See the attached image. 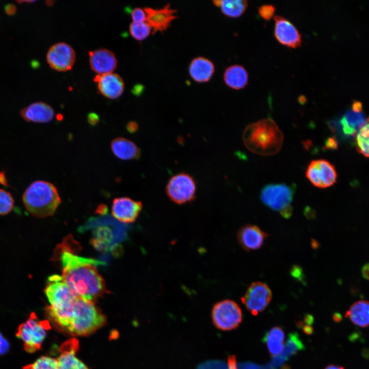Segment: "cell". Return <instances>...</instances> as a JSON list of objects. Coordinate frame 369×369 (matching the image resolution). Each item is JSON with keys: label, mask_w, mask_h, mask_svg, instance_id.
I'll return each instance as SVG.
<instances>
[{"label": "cell", "mask_w": 369, "mask_h": 369, "mask_svg": "<svg viewBox=\"0 0 369 369\" xmlns=\"http://www.w3.org/2000/svg\"><path fill=\"white\" fill-rule=\"evenodd\" d=\"M366 121L363 111H356L351 109L338 121H332L330 124L331 127H340L343 134L348 136L356 135Z\"/></svg>", "instance_id": "19"}, {"label": "cell", "mask_w": 369, "mask_h": 369, "mask_svg": "<svg viewBox=\"0 0 369 369\" xmlns=\"http://www.w3.org/2000/svg\"><path fill=\"white\" fill-rule=\"evenodd\" d=\"M138 129V125L135 121H131L127 125V130L131 133H135Z\"/></svg>", "instance_id": "40"}, {"label": "cell", "mask_w": 369, "mask_h": 369, "mask_svg": "<svg viewBox=\"0 0 369 369\" xmlns=\"http://www.w3.org/2000/svg\"><path fill=\"white\" fill-rule=\"evenodd\" d=\"M100 92L106 97L115 99L120 96L124 89V83L116 73L97 74L94 78Z\"/></svg>", "instance_id": "17"}, {"label": "cell", "mask_w": 369, "mask_h": 369, "mask_svg": "<svg viewBox=\"0 0 369 369\" xmlns=\"http://www.w3.org/2000/svg\"><path fill=\"white\" fill-rule=\"evenodd\" d=\"M275 8L272 5H263L258 8L259 15L265 20L270 19L273 16Z\"/></svg>", "instance_id": "33"}, {"label": "cell", "mask_w": 369, "mask_h": 369, "mask_svg": "<svg viewBox=\"0 0 369 369\" xmlns=\"http://www.w3.org/2000/svg\"><path fill=\"white\" fill-rule=\"evenodd\" d=\"M31 66L33 68H37L39 66V64L37 61H32L31 63Z\"/></svg>", "instance_id": "51"}, {"label": "cell", "mask_w": 369, "mask_h": 369, "mask_svg": "<svg viewBox=\"0 0 369 369\" xmlns=\"http://www.w3.org/2000/svg\"><path fill=\"white\" fill-rule=\"evenodd\" d=\"M362 275L365 279H369V263L365 264L362 268Z\"/></svg>", "instance_id": "42"}, {"label": "cell", "mask_w": 369, "mask_h": 369, "mask_svg": "<svg viewBox=\"0 0 369 369\" xmlns=\"http://www.w3.org/2000/svg\"><path fill=\"white\" fill-rule=\"evenodd\" d=\"M45 293L50 304L46 309L49 318L67 331L77 296L64 281L61 276L58 275L48 278Z\"/></svg>", "instance_id": "3"}, {"label": "cell", "mask_w": 369, "mask_h": 369, "mask_svg": "<svg viewBox=\"0 0 369 369\" xmlns=\"http://www.w3.org/2000/svg\"><path fill=\"white\" fill-rule=\"evenodd\" d=\"M226 368L227 367L222 362L213 361L202 364L198 369H226Z\"/></svg>", "instance_id": "35"}, {"label": "cell", "mask_w": 369, "mask_h": 369, "mask_svg": "<svg viewBox=\"0 0 369 369\" xmlns=\"http://www.w3.org/2000/svg\"><path fill=\"white\" fill-rule=\"evenodd\" d=\"M266 234L258 227L247 225L242 227L237 234L238 240L241 247L247 251L259 249L266 238Z\"/></svg>", "instance_id": "20"}, {"label": "cell", "mask_w": 369, "mask_h": 369, "mask_svg": "<svg viewBox=\"0 0 369 369\" xmlns=\"http://www.w3.org/2000/svg\"><path fill=\"white\" fill-rule=\"evenodd\" d=\"M212 319L214 325L222 331H230L237 327L242 321L240 306L231 300H223L216 303L212 310Z\"/></svg>", "instance_id": "8"}, {"label": "cell", "mask_w": 369, "mask_h": 369, "mask_svg": "<svg viewBox=\"0 0 369 369\" xmlns=\"http://www.w3.org/2000/svg\"><path fill=\"white\" fill-rule=\"evenodd\" d=\"M303 330L305 333L306 334L310 335L313 332V329L312 327L309 326V325H305L303 327Z\"/></svg>", "instance_id": "45"}, {"label": "cell", "mask_w": 369, "mask_h": 369, "mask_svg": "<svg viewBox=\"0 0 369 369\" xmlns=\"http://www.w3.org/2000/svg\"><path fill=\"white\" fill-rule=\"evenodd\" d=\"M106 323L105 315L94 302L77 296L67 332L73 336L89 335Z\"/></svg>", "instance_id": "5"}, {"label": "cell", "mask_w": 369, "mask_h": 369, "mask_svg": "<svg viewBox=\"0 0 369 369\" xmlns=\"http://www.w3.org/2000/svg\"><path fill=\"white\" fill-rule=\"evenodd\" d=\"M60 258L63 279L77 296L94 302L107 292L105 281L96 268L101 261L67 251Z\"/></svg>", "instance_id": "1"}, {"label": "cell", "mask_w": 369, "mask_h": 369, "mask_svg": "<svg viewBox=\"0 0 369 369\" xmlns=\"http://www.w3.org/2000/svg\"><path fill=\"white\" fill-rule=\"evenodd\" d=\"M301 271H300L299 268L294 267L292 271V275L295 277H300L301 275Z\"/></svg>", "instance_id": "43"}, {"label": "cell", "mask_w": 369, "mask_h": 369, "mask_svg": "<svg viewBox=\"0 0 369 369\" xmlns=\"http://www.w3.org/2000/svg\"><path fill=\"white\" fill-rule=\"evenodd\" d=\"M20 115L24 120L28 122L47 123L53 118L54 111L48 104L36 102L22 109Z\"/></svg>", "instance_id": "21"}, {"label": "cell", "mask_w": 369, "mask_h": 369, "mask_svg": "<svg viewBox=\"0 0 369 369\" xmlns=\"http://www.w3.org/2000/svg\"><path fill=\"white\" fill-rule=\"evenodd\" d=\"M133 22H146V14L144 9L135 8L131 12Z\"/></svg>", "instance_id": "34"}, {"label": "cell", "mask_w": 369, "mask_h": 369, "mask_svg": "<svg viewBox=\"0 0 369 369\" xmlns=\"http://www.w3.org/2000/svg\"><path fill=\"white\" fill-rule=\"evenodd\" d=\"M142 209L140 201L134 200L128 197L114 199L112 206V214L114 217L124 223L135 221Z\"/></svg>", "instance_id": "15"}, {"label": "cell", "mask_w": 369, "mask_h": 369, "mask_svg": "<svg viewBox=\"0 0 369 369\" xmlns=\"http://www.w3.org/2000/svg\"><path fill=\"white\" fill-rule=\"evenodd\" d=\"M324 369H344L342 366L331 364L327 366Z\"/></svg>", "instance_id": "46"}, {"label": "cell", "mask_w": 369, "mask_h": 369, "mask_svg": "<svg viewBox=\"0 0 369 369\" xmlns=\"http://www.w3.org/2000/svg\"><path fill=\"white\" fill-rule=\"evenodd\" d=\"M274 35L282 45L296 48L301 45L302 37L296 27L289 20L279 15L274 16Z\"/></svg>", "instance_id": "14"}, {"label": "cell", "mask_w": 369, "mask_h": 369, "mask_svg": "<svg viewBox=\"0 0 369 369\" xmlns=\"http://www.w3.org/2000/svg\"><path fill=\"white\" fill-rule=\"evenodd\" d=\"M75 53L73 49L65 43H58L52 46L47 54L49 66L58 71L70 70L74 63Z\"/></svg>", "instance_id": "12"}, {"label": "cell", "mask_w": 369, "mask_h": 369, "mask_svg": "<svg viewBox=\"0 0 369 369\" xmlns=\"http://www.w3.org/2000/svg\"><path fill=\"white\" fill-rule=\"evenodd\" d=\"M23 201L30 213L43 218L54 213L61 203V199L54 184L44 180H36L25 191Z\"/></svg>", "instance_id": "4"}, {"label": "cell", "mask_w": 369, "mask_h": 369, "mask_svg": "<svg viewBox=\"0 0 369 369\" xmlns=\"http://www.w3.org/2000/svg\"><path fill=\"white\" fill-rule=\"evenodd\" d=\"M215 71L214 64L204 57L194 58L190 64L189 72L192 78L198 83L208 81Z\"/></svg>", "instance_id": "22"}, {"label": "cell", "mask_w": 369, "mask_h": 369, "mask_svg": "<svg viewBox=\"0 0 369 369\" xmlns=\"http://www.w3.org/2000/svg\"><path fill=\"white\" fill-rule=\"evenodd\" d=\"M23 369H58V361L56 358L42 356L33 363L23 366Z\"/></svg>", "instance_id": "30"}, {"label": "cell", "mask_w": 369, "mask_h": 369, "mask_svg": "<svg viewBox=\"0 0 369 369\" xmlns=\"http://www.w3.org/2000/svg\"><path fill=\"white\" fill-rule=\"evenodd\" d=\"M34 2H35V1H16V2H17L18 4H21L23 3H33Z\"/></svg>", "instance_id": "50"}, {"label": "cell", "mask_w": 369, "mask_h": 369, "mask_svg": "<svg viewBox=\"0 0 369 369\" xmlns=\"http://www.w3.org/2000/svg\"><path fill=\"white\" fill-rule=\"evenodd\" d=\"M90 64L91 69L98 74L111 73L117 66V59L114 54L105 49L89 52Z\"/></svg>", "instance_id": "18"}, {"label": "cell", "mask_w": 369, "mask_h": 369, "mask_svg": "<svg viewBox=\"0 0 369 369\" xmlns=\"http://www.w3.org/2000/svg\"><path fill=\"white\" fill-rule=\"evenodd\" d=\"M333 319L336 322H339L341 320V316L340 314L336 313L333 316Z\"/></svg>", "instance_id": "48"}, {"label": "cell", "mask_w": 369, "mask_h": 369, "mask_svg": "<svg viewBox=\"0 0 369 369\" xmlns=\"http://www.w3.org/2000/svg\"><path fill=\"white\" fill-rule=\"evenodd\" d=\"M304 346L303 343L296 333L291 334L288 339L285 348L282 353L286 357L295 354L298 350H302Z\"/></svg>", "instance_id": "31"}, {"label": "cell", "mask_w": 369, "mask_h": 369, "mask_svg": "<svg viewBox=\"0 0 369 369\" xmlns=\"http://www.w3.org/2000/svg\"><path fill=\"white\" fill-rule=\"evenodd\" d=\"M304 321L306 324H311L313 319L312 316L308 315L304 318Z\"/></svg>", "instance_id": "47"}, {"label": "cell", "mask_w": 369, "mask_h": 369, "mask_svg": "<svg viewBox=\"0 0 369 369\" xmlns=\"http://www.w3.org/2000/svg\"><path fill=\"white\" fill-rule=\"evenodd\" d=\"M51 328L48 320H39L35 313L32 312L27 320L19 325L16 336L22 340L25 350L32 353L41 348L47 332Z\"/></svg>", "instance_id": "6"}, {"label": "cell", "mask_w": 369, "mask_h": 369, "mask_svg": "<svg viewBox=\"0 0 369 369\" xmlns=\"http://www.w3.org/2000/svg\"><path fill=\"white\" fill-rule=\"evenodd\" d=\"M14 199L11 194L3 189H0V215H5L12 210Z\"/></svg>", "instance_id": "32"}, {"label": "cell", "mask_w": 369, "mask_h": 369, "mask_svg": "<svg viewBox=\"0 0 369 369\" xmlns=\"http://www.w3.org/2000/svg\"><path fill=\"white\" fill-rule=\"evenodd\" d=\"M284 331L279 326L273 327L265 333L263 341L271 356L276 357L282 354L284 350Z\"/></svg>", "instance_id": "26"}, {"label": "cell", "mask_w": 369, "mask_h": 369, "mask_svg": "<svg viewBox=\"0 0 369 369\" xmlns=\"http://www.w3.org/2000/svg\"><path fill=\"white\" fill-rule=\"evenodd\" d=\"M114 155L121 160L137 159L140 156V150L132 141L124 137L114 138L111 143Z\"/></svg>", "instance_id": "23"}, {"label": "cell", "mask_w": 369, "mask_h": 369, "mask_svg": "<svg viewBox=\"0 0 369 369\" xmlns=\"http://www.w3.org/2000/svg\"><path fill=\"white\" fill-rule=\"evenodd\" d=\"M248 2L245 0L221 1L219 7L223 14L231 17H239L245 11Z\"/></svg>", "instance_id": "27"}, {"label": "cell", "mask_w": 369, "mask_h": 369, "mask_svg": "<svg viewBox=\"0 0 369 369\" xmlns=\"http://www.w3.org/2000/svg\"><path fill=\"white\" fill-rule=\"evenodd\" d=\"M248 78V73L245 69L238 65L229 67L223 74L225 84L235 90L243 88L247 85Z\"/></svg>", "instance_id": "24"}, {"label": "cell", "mask_w": 369, "mask_h": 369, "mask_svg": "<svg viewBox=\"0 0 369 369\" xmlns=\"http://www.w3.org/2000/svg\"><path fill=\"white\" fill-rule=\"evenodd\" d=\"M355 143L357 151L369 158V117L366 118L365 124L356 133Z\"/></svg>", "instance_id": "28"}, {"label": "cell", "mask_w": 369, "mask_h": 369, "mask_svg": "<svg viewBox=\"0 0 369 369\" xmlns=\"http://www.w3.org/2000/svg\"><path fill=\"white\" fill-rule=\"evenodd\" d=\"M10 349V344L8 340L0 332V355H3L8 352Z\"/></svg>", "instance_id": "36"}, {"label": "cell", "mask_w": 369, "mask_h": 369, "mask_svg": "<svg viewBox=\"0 0 369 369\" xmlns=\"http://www.w3.org/2000/svg\"><path fill=\"white\" fill-rule=\"evenodd\" d=\"M337 147V142L333 137L329 138L325 141L324 148L327 149H335Z\"/></svg>", "instance_id": "38"}, {"label": "cell", "mask_w": 369, "mask_h": 369, "mask_svg": "<svg viewBox=\"0 0 369 369\" xmlns=\"http://www.w3.org/2000/svg\"><path fill=\"white\" fill-rule=\"evenodd\" d=\"M142 90V87L140 86V85H138V86H136V87H135L133 90L135 91V94H136V93L139 94V93H140V92Z\"/></svg>", "instance_id": "49"}, {"label": "cell", "mask_w": 369, "mask_h": 369, "mask_svg": "<svg viewBox=\"0 0 369 369\" xmlns=\"http://www.w3.org/2000/svg\"><path fill=\"white\" fill-rule=\"evenodd\" d=\"M151 26L146 22H132L129 26V31L133 37L138 40L147 38L151 32Z\"/></svg>", "instance_id": "29"}, {"label": "cell", "mask_w": 369, "mask_h": 369, "mask_svg": "<svg viewBox=\"0 0 369 369\" xmlns=\"http://www.w3.org/2000/svg\"><path fill=\"white\" fill-rule=\"evenodd\" d=\"M293 197L292 188L284 184L266 185L260 193V198L265 204L280 212L291 207Z\"/></svg>", "instance_id": "10"}, {"label": "cell", "mask_w": 369, "mask_h": 369, "mask_svg": "<svg viewBox=\"0 0 369 369\" xmlns=\"http://www.w3.org/2000/svg\"><path fill=\"white\" fill-rule=\"evenodd\" d=\"M196 183L189 174L181 172L172 176L166 188L168 197L174 203L182 204L196 198Z\"/></svg>", "instance_id": "7"}, {"label": "cell", "mask_w": 369, "mask_h": 369, "mask_svg": "<svg viewBox=\"0 0 369 369\" xmlns=\"http://www.w3.org/2000/svg\"><path fill=\"white\" fill-rule=\"evenodd\" d=\"M227 368L238 369L236 358L235 355H230L228 357L227 360Z\"/></svg>", "instance_id": "37"}, {"label": "cell", "mask_w": 369, "mask_h": 369, "mask_svg": "<svg viewBox=\"0 0 369 369\" xmlns=\"http://www.w3.org/2000/svg\"><path fill=\"white\" fill-rule=\"evenodd\" d=\"M144 9L146 14V22L151 26L153 34L166 31L171 22L177 17L175 15L177 10L172 9L169 3L161 8L154 9L147 7Z\"/></svg>", "instance_id": "13"}, {"label": "cell", "mask_w": 369, "mask_h": 369, "mask_svg": "<svg viewBox=\"0 0 369 369\" xmlns=\"http://www.w3.org/2000/svg\"><path fill=\"white\" fill-rule=\"evenodd\" d=\"M308 179L315 187L326 188L335 184L337 174L335 167L325 159L311 161L305 172Z\"/></svg>", "instance_id": "9"}, {"label": "cell", "mask_w": 369, "mask_h": 369, "mask_svg": "<svg viewBox=\"0 0 369 369\" xmlns=\"http://www.w3.org/2000/svg\"><path fill=\"white\" fill-rule=\"evenodd\" d=\"M272 297V292L266 284L255 282L249 286L241 300L247 310L255 316L265 310Z\"/></svg>", "instance_id": "11"}, {"label": "cell", "mask_w": 369, "mask_h": 369, "mask_svg": "<svg viewBox=\"0 0 369 369\" xmlns=\"http://www.w3.org/2000/svg\"><path fill=\"white\" fill-rule=\"evenodd\" d=\"M243 143L250 151L262 156L277 153L281 149L283 135L271 118H265L248 125L242 134Z\"/></svg>", "instance_id": "2"}, {"label": "cell", "mask_w": 369, "mask_h": 369, "mask_svg": "<svg viewBox=\"0 0 369 369\" xmlns=\"http://www.w3.org/2000/svg\"><path fill=\"white\" fill-rule=\"evenodd\" d=\"M345 316L356 325L361 327L369 326V301L361 300L355 302L346 312Z\"/></svg>", "instance_id": "25"}, {"label": "cell", "mask_w": 369, "mask_h": 369, "mask_svg": "<svg viewBox=\"0 0 369 369\" xmlns=\"http://www.w3.org/2000/svg\"><path fill=\"white\" fill-rule=\"evenodd\" d=\"M99 119L98 116L94 113H90L88 116V121L89 123L93 126L96 125L99 122Z\"/></svg>", "instance_id": "39"}, {"label": "cell", "mask_w": 369, "mask_h": 369, "mask_svg": "<svg viewBox=\"0 0 369 369\" xmlns=\"http://www.w3.org/2000/svg\"><path fill=\"white\" fill-rule=\"evenodd\" d=\"M282 369H289V368H288L287 366H285V367H283V368Z\"/></svg>", "instance_id": "52"}, {"label": "cell", "mask_w": 369, "mask_h": 369, "mask_svg": "<svg viewBox=\"0 0 369 369\" xmlns=\"http://www.w3.org/2000/svg\"><path fill=\"white\" fill-rule=\"evenodd\" d=\"M6 13L9 15H14L16 12V8L15 5L9 4L5 6Z\"/></svg>", "instance_id": "41"}, {"label": "cell", "mask_w": 369, "mask_h": 369, "mask_svg": "<svg viewBox=\"0 0 369 369\" xmlns=\"http://www.w3.org/2000/svg\"><path fill=\"white\" fill-rule=\"evenodd\" d=\"M0 183L3 185H7V180L4 172H0Z\"/></svg>", "instance_id": "44"}, {"label": "cell", "mask_w": 369, "mask_h": 369, "mask_svg": "<svg viewBox=\"0 0 369 369\" xmlns=\"http://www.w3.org/2000/svg\"><path fill=\"white\" fill-rule=\"evenodd\" d=\"M79 348V342L76 338H71L65 341L59 348L58 357V369H89L76 356Z\"/></svg>", "instance_id": "16"}]
</instances>
